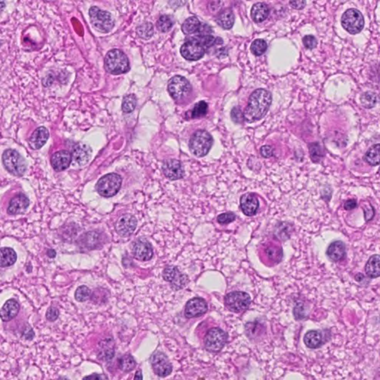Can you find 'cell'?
<instances>
[{"label":"cell","instance_id":"6da1fadb","mask_svg":"<svg viewBox=\"0 0 380 380\" xmlns=\"http://www.w3.org/2000/svg\"><path fill=\"white\" fill-rule=\"evenodd\" d=\"M272 103V95L268 91L259 89L252 92L249 98L248 104L244 110V120L254 123L265 116Z\"/></svg>","mask_w":380,"mask_h":380},{"label":"cell","instance_id":"7a4b0ae2","mask_svg":"<svg viewBox=\"0 0 380 380\" xmlns=\"http://www.w3.org/2000/svg\"><path fill=\"white\" fill-rule=\"evenodd\" d=\"M105 69L112 74H121L130 70L128 57L119 49L109 51L105 57Z\"/></svg>","mask_w":380,"mask_h":380},{"label":"cell","instance_id":"3957f363","mask_svg":"<svg viewBox=\"0 0 380 380\" xmlns=\"http://www.w3.org/2000/svg\"><path fill=\"white\" fill-rule=\"evenodd\" d=\"M2 159L6 170L13 176H23L27 170L26 159L16 150H6Z\"/></svg>","mask_w":380,"mask_h":380},{"label":"cell","instance_id":"277c9868","mask_svg":"<svg viewBox=\"0 0 380 380\" xmlns=\"http://www.w3.org/2000/svg\"><path fill=\"white\" fill-rule=\"evenodd\" d=\"M213 137L209 132L198 130L190 138L189 150L193 155L201 158L207 155L213 146Z\"/></svg>","mask_w":380,"mask_h":380},{"label":"cell","instance_id":"5b68a950","mask_svg":"<svg viewBox=\"0 0 380 380\" xmlns=\"http://www.w3.org/2000/svg\"><path fill=\"white\" fill-rule=\"evenodd\" d=\"M121 184V177L116 173H110L99 180L96 184V189L102 197L111 198L118 193Z\"/></svg>","mask_w":380,"mask_h":380},{"label":"cell","instance_id":"8992f818","mask_svg":"<svg viewBox=\"0 0 380 380\" xmlns=\"http://www.w3.org/2000/svg\"><path fill=\"white\" fill-rule=\"evenodd\" d=\"M91 23L96 30L101 33H109L115 26V20L108 11L93 6L89 10Z\"/></svg>","mask_w":380,"mask_h":380},{"label":"cell","instance_id":"52a82bcc","mask_svg":"<svg viewBox=\"0 0 380 380\" xmlns=\"http://www.w3.org/2000/svg\"><path fill=\"white\" fill-rule=\"evenodd\" d=\"M227 333L219 328H213L208 330L204 338V345L206 351L211 353L221 351L227 343Z\"/></svg>","mask_w":380,"mask_h":380},{"label":"cell","instance_id":"ba28073f","mask_svg":"<svg viewBox=\"0 0 380 380\" xmlns=\"http://www.w3.org/2000/svg\"><path fill=\"white\" fill-rule=\"evenodd\" d=\"M224 303L229 311L240 313L248 308L250 305L251 298L249 294L245 292H231L226 295Z\"/></svg>","mask_w":380,"mask_h":380},{"label":"cell","instance_id":"9c48e42d","mask_svg":"<svg viewBox=\"0 0 380 380\" xmlns=\"http://www.w3.org/2000/svg\"><path fill=\"white\" fill-rule=\"evenodd\" d=\"M364 18L360 11L351 8L345 11L342 17V25L344 29L351 34L360 33L364 27Z\"/></svg>","mask_w":380,"mask_h":380},{"label":"cell","instance_id":"30bf717a","mask_svg":"<svg viewBox=\"0 0 380 380\" xmlns=\"http://www.w3.org/2000/svg\"><path fill=\"white\" fill-rule=\"evenodd\" d=\"M168 91L174 100H181L190 95L192 87L185 77L175 76L168 81Z\"/></svg>","mask_w":380,"mask_h":380},{"label":"cell","instance_id":"8fae6325","mask_svg":"<svg viewBox=\"0 0 380 380\" xmlns=\"http://www.w3.org/2000/svg\"><path fill=\"white\" fill-rule=\"evenodd\" d=\"M152 367L155 374L160 377H166L173 372V366L166 355L162 352H155L150 358Z\"/></svg>","mask_w":380,"mask_h":380},{"label":"cell","instance_id":"7c38bea8","mask_svg":"<svg viewBox=\"0 0 380 380\" xmlns=\"http://www.w3.org/2000/svg\"><path fill=\"white\" fill-rule=\"evenodd\" d=\"M163 279L168 282L174 290L183 289L188 284L189 279L187 276L182 273L178 267L175 266H168L163 270Z\"/></svg>","mask_w":380,"mask_h":380},{"label":"cell","instance_id":"4fadbf2b","mask_svg":"<svg viewBox=\"0 0 380 380\" xmlns=\"http://www.w3.org/2000/svg\"><path fill=\"white\" fill-rule=\"evenodd\" d=\"M181 53L188 60H198L204 57L205 48L197 39L191 38L183 45Z\"/></svg>","mask_w":380,"mask_h":380},{"label":"cell","instance_id":"5bb4252c","mask_svg":"<svg viewBox=\"0 0 380 380\" xmlns=\"http://www.w3.org/2000/svg\"><path fill=\"white\" fill-rule=\"evenodd\" d=\"M208 305L206 301L202 298L196 297L192 299L186 303L185 307V316L188 319L197 318L207 312Z\"/></svg>","mask_w":380,"mask_h":380},{"label":"cell","instance_id":"9a60e30c","mask_svg":"<svg viewBox=\"0 0 380 380\" xmlns=\"http://www.w3.org/2000/svg\"><path fill=\"white\" fill-rule=\"evenodd\" d=\"M136 218L130 214H125L122 216L115 224V229L117 234L123 237L131 236L136 229Z\"/></svg>","mask_w":380,"mask_h":380},{"label":"cell","instance_id":"2e32d148","mask_svg":"<svg viewBox=\"0 0 380 380\" xmlns=\"http://www.w3.org/2000/svg\"><path fill=\"white\" fill-rule=\"evenodd\" d=\"M181 29H182L183 32L186 35H192V34L197 33L198 34L196 37L207 35L211 32L209 27L203 26L196 17H190L185 20Z\"/></svg>","mask_w":380,"mask_h":380},{"label":"cell","instance_id":"e0dca14e","mask_svg":"<svg viewBox=\"0 0 380 380\" xmlns=\"http://www.w3.org/2000/svg\"><path fill=\"white\" fill-rule=\"evenodd\" d=\"M163 174L172 181L181 179L184 176V170L181 162L176 159L164 161L163 164Z\"/></svg>","mask_w":380,"mask_h":380},{"label":"cell","instance_id":"ac0fdd59","mask_svg":"<svg viewBox=\"0 0 380 380\" xmlns=\"http://www.w3.org/2000/svg\"><path fill=\"white\" fill-rule=\"evenodd\" d=\"M132 251L134 257L142 262L150 261L153 256V247L147 241H135L133 244Z\"/></svg>","mask_w":380,"mask_h":380},{"label":"cell","instance_id":"d6986e66","mask_svg":"<svg viewBox=\"0 0 380 380\" xmlns=\"http://www.w3.org/2000/svg\"><path fill=\"white\" fill-rule=\"evenodd\" d=\"M241 210L245 216H254L259 207V200L254 193H246L241 196L240 200Z\"/></svg>","mask_w":380,"mask_h":380},{"label":"cell","instance_id":"ffe728a7","mask_svg":"<svg viewBox=\"0 0 380 380\" xmlns=\"http://www.w3.org/2000/svg\"><path fill=\"white\" fill-rule=\"evenodd\" d=\"M92 150L87 145L79 143L74 146L72 153V162L77 166H82L90 160Z\"/></svg>","mask_w":380,"mask_h":380},{"label":"cell","instance_id":"44dd1931","mask_svg":"<svg viewBox=\"0 0 380 380\" xmlns=\"http://www.w3.org/2000/svg\"><path fill=\"white\" fill-rule=\"evenodd\" d=\"M72 161V154L67 150H61L52 155L51 163L56 172H61L69 168Z\"/></svg>","mask_w":380,"mask_h":380},{"label":"cell","instance_id":"7402d4cb","mask_svg":"<svg viewBox=\"0 0 380 380\" xmlns=\"http://www.w3.org/2000/svg\"><path fill=\"white\" fill-rule=\"evenodd\" d=\"M49 132L45 126H39L36 129L31 135L29 144L32 150H37L42 148L49 140Z\"/></svg>","mask_w":380,"mask_h":380},{"label":"cell","instance_id":"603a6c76","mask_svg":"<svg viewBox=\"0 0 380 380\" xmlns=\"http://www.w3.org/2000/svg\"><path fill=\"white\" fill-rule=\"evenodd\" d=\"M30 204L29 198L26 195L19 194L14 196L10 201L9 206L8 208V213L9 215L23 214L26 212Z\"/></svg>","mask_w":380,"mask_h":380},{"label":"cell","instance_id":"cb8c5ba5","mask_svg":"<svg viewBox=\"0 0 380 380\" xmlns=\"http://www.w3.org/2000/svg\"><path fill=\"white\" fill-rule=\"evenodd\" d=\"M19 305L15 300H9L0 310V318L3 322H9L18 315Z\"/></svg>","mask_w":380,"mask_h":380},{"label":"cell","instance_id":"d4e9b609","mask_svg":"<svg viewBox=\"0 0 380 380\" xmlns=\"http://www.w3.org/2000/svg\"><path fill=\"white\" fill-rule=\"evenodd\" d=\"M304 343L307 348L317 349L325 343L323 333L321 330H310L305 335Z\"/></svg>","mask_w":380,"mask_h":380},{"label":"cell","instance_id":"484cf974","mask_svg":"<svg viewBox=\"0 0 380 380\" xmlns=\"http://www.w3.org/2000/svg\"><path fill=\"white\" fill-rule=\"evenodd\" d=\"M327 255L333 262L343 260L346 255L345 244L341 241H336L332 243L327 250Z\"/></svg>","mask_w":380,"mask_h":380},{"label":"cell","instance_id":"4316f807","mask_svg":"<svg viewBox=\"0 0 380 380\" xmlns=\"http://www.w3.org/2000/svg\"><path fill=\"white\" fill-rule=\"evenodd\" d=\"M268 14V7L263 3H256L251 9V17L256 23L264 22L267 19Z\"/></svg>","mask_w":380,"mask_h":380},{"label":"cell","instance_id":"83f0119b","mask_svg":"<svg viewBox=\"0 0 380 380\" xmlns=\"http://www.w3.org/2000/svg\"><path fill=\"white\" fill-rule=\"evenodd\" d=\"M17 259L16 252L10 247L0 248V267H11Z\"/></svg>","mask_w":380,"mask_h":380},{"label":"cell","instance_id":"f1b7e54d","mask_svg":"<svg viewBox=\"0 0 380 380\" xmlns=\"http://www.w3.org/2000/svg\"><path fill=\"white\" fill-rule=\"evenodd\" d=\"M379 255H374L370 258L366 265V272L370 278H378L379 277Z\"/></svg>","mask_w":380,"mask_h":380},{"label":"cell","instance_id":"f546056e","mask_svg":"<svg viewBox=\"0 0 380 380\" xmlns=\"http://www.w3.org/2000/svg\"><path fill=\"white\" fill-rule=\"evenodd\" d=\"M216 22L224 29H232L235 22L234 12L230 10H225L218 16Z\"/></svg>","mask_w":380,"mask_h":380},{"label":"cell","instance_id":"4dcf8cb0","mask_svg":"<svg viewBox=\"0 0 380 380\" xmlns=\"http://www.w3.org/2000/svg\"><path fill=\"white\" fill-rule=\"evenodd\" d=\"M112 343V340H104L103 344L101 345L100 353H99V358L104 361H110L113 358L115 354L114 351V345Z\"/></svg>","mask_w":380,"mask_h":380},{"label":"cell","instance_id":"1f68e13d","mask_svg":"<svg viewBox=\"0 0 380 380\" xmlns=\"http://www.w3.org/2000/svg\"><path fill=\"white\" fill-rule=\"evenodd\" d=\"M118 366L123 372H130L136 366V362L131 354H125L119 358Z\"/></svg>","mask_w":380,"mask_h":380},{"label":"cell","instance_id":"d6a6232c","mask_svg":"<svg viewBox=\"0 0 380 380\" xmlns=\"http://www.w3.org/2000/svg\"><path fill=\"white\" fill-rule=\"evenodd\" d=\"M365 160L371 166H377L379 163V144L374 145L367 152Z\"/></svg>","mask_w":380,"mask_h":380},{"label":"cell","instance_id":"836d02e7","mask_svg":"<svg viewBox=\"0 0 380 380\" xmlns=\"http://www.w3.org/2000/svg\"><path fill=\"white\" fill-rule=\"evenodd\" d=\"M137 33L142 39H150V38L153 37L154 34L153 24L150 23H144L140 25L137 29Z\"/></svg>","mask_w":380,"mask_h":380},{"label":"cell","instance_id":"e575fe53","mask_svg":"<svg viewBox=\"0 0 380 380\" xmlns=\"http://www.w3.org/2000/svg\"><path fill=\"white\" fill-rule=\"evenodd\" d=\"M362 105L366 109H371L374 107L377 101L376 94L371 92H365L360 97Z\"/></svg>","mask_w":380,"mask_h":380},{"label":"cell","instance_id":"d590c367","mask_svg":"<svg viewBox=\"0 0 380 380\" xmlns=\"http://www.w3.org/2000/svg\"><path fill=\"white\" fill-rule=\"evenodd\" d=\"M137 105V98L135 95H130L125 96L123 98L122 104V110L125 113H131L135 110Z\"/></svg>","mask_w":380,"mask_h":380},{"label":"cell","instance_id":"8d00e7d4","mask_svg":"<svg viewBox=\"0 0 380 380\" xmlns=\"http://www.w3.org/2000/svg\"><path fill=\"white\" fill-rule=\"evenodd\" d=\"M173 20L167 15L161 16L157 22V27L161 32H167L173 28Z\"/></svg>","mask_w":380,"mask_h":380},{"label":"cell","instance_id":"74e56055","mask_svg":"<svg viewBox=\"0 0 380 380\" xmlns=\"http://www.w3.org/2000/svg\"><path fill=\"white\" fill-rule=\"evenodd\" d=\"M310 150V158L314 163H319L323 158L324 153L322 151L321 146L319 143H312L309 146Z\"/></svg>","mask_w":380,"mask_h":380},{"label":"cell","instance_id":"f35d334b","mask_svg":"<svg viewBox=\"0 0 380 380\" xmlns=\"http://www.w3.org/2000/svg\"><path fill=\"white\" fill-rule=\"evenodd\" d=\"M267 49V44L264 39H256L251 45V51L256 56H261L263 54Z\"/></svg>","mask_w":380,"mask_h":380},{"label":"cell","instance_id":"ab89813d","mask_svg":"<svg viewBox=\"0 0 380 380\" xmlns=\"http://www.w3.org/2000/svg\"><path fill=\"white\" fill-rule=\"evenodd\" d=\"M208 110V105L206 102L201 101L196 104V105L192 112V117L193 118H199L206 115Z\"/></svg>","mask_w":380,"mask_h":380},{"label":"cell","instance_id":"60d3db41","mask_svg":"<svg viewBox=\"0 0 380 380\" xmlns=\"http://www.w3.org/2000/svg\"><path fill=\"white\" fill-rule=\"evenodd\" d=\"M91 295V290L87 286H80L75 292V300L77 302H83L88 300Z\"/></svg>","mask_w":380,"mask_h":380},{"label":"cell","instance_id":"b9f144b4","mask_svg":"<svg viewBox=\"0 0 380 380\" xmlns=\"http://www.w3.org/2000/svg\"><path fill=\"white\" fill-rule=\"evenodd\" d=\"M99 242V234L95 232H90L86 234L84 243L88 247H93Z\"/></svg>","mask_w":380,"mask_h":380},{"label":"cell","instance_id":"7bdbcfd3","mask_svg":"<svg viewBox=\"0 0 380 380\" xmlns=\"http://www.w3.org/2000/svg\"><path fill=\"white\" fill-rule=\"evenodd\" d=\"M236 219V216L234 213H226L220 215L218 217V222L221 224H227L234 222Z\"/></svg>","mask_w":380,"mask_h":380},{"label":"cell","instance_id":"ee69618b","mask_svg":"<svg viewBox=\"0 0 380 380\" xmlns=\"http://www.w3.org/2000/svg\"><path fill=\"white\" fill-rule=\"evenodd\" d=\"M293 314L294 317H295L297 320H302L305 318L306 313H305V307H304V305L302 303L297 304L295 307H294Z\"/></svg>","mask_w":380,"mask_h":380},{"label":"cell","instance_id":"f6af8a7d","mask_svg":"<svg viewBox=\"0 0 380 380\" xmlns=\"http://www.w3.org/2000/svg\"><path fill=\"white\" fill-rule=\"evenodd\" d=\"M303 44L307 49H313L316 47L317 40L313 36L307 35L303 38Z\"/></svg>","mask_w":380,"mask_h":380},{"label":"cell","instance_id":"bcb514c9","mask_svg":"<svg viewBox=\"0 0 380 380\" xmlns=\"http://www.w3.org/2000/svg\"><path fill=\"white\" fill-rule=\"evenodd\" d=\"M59 317V310L56 307H51L46 312V319L49 321L54 322Z\"/></svg>","mask_w":380,"mask_h":380},{"label":"cell","instance_id":"7dc6e473","mask_svg":"<svg viewBox=\"0 0 380 380\" xmlns=\"http://www.w3.org/2000/svg\"><path fill=\"white\" fill-rule=\"evenodd\" d=\"M231 117H232L233 120L236 122V123H241L244 116H243V114L240 109L239 107H235L234 110H232V112H231Z\"/></svg>","mask_w":380,"mask_h":380},{"label":"cell","instance_id":"c3c4849f","mask_svg":"<svg viewBox=\"0 0 380 380\" xmlns=\"http://www.w3.org/2000/svg\"><path fill=\"white\" fill-rule=\"evenodd\" d=\"M261 154L264 158H270L273 155V150L270 146H264L261 148Z\"/></svg>","mask_w":380,"mask_h":380},{"label":"cell","instance_id":"681fc988","mask_svg":"<svg viewBox=\"0 0 380 380\" xmlns=\"http://www.w3.org/2000/svg\"><path fill=\"white\" fill-rule=\"evenodd\" d=\"M290 5L294 9L300 10L305 7V5H306V2L301 1V0H298V1H290Z\"/></svg>","mask_w":380,"mask_h":380},{"label":"cell","instance_id":"f907efd6","mask_svg":"<svg viewBox=\"0 0 380 380\" xmlns=\"http://www.w3.org/2000/svg\"><path fill=\"white\" fill-rule=\"evenodd\" d=\"M356 206H357V202L355 199L348 200L345 204V209L346 210H351V209H355Z\"/></svg>","mask_w":380,"mask_h":380},{"label":"cell","instance_id":"816d5d0a","mask_svg":"<svg viewBox=\"0 0 380 380\" xmlns=\"http://www.w3.org/2000/svg\"><path fill=\"white\" fill-rule=\"evenodd\" d=\"M82 380H105V376H102L101 374L93 373V374L86 376Z\"/></svg>","mask_w":380,"mask_h":380},{"label":"cell","instance_id":"f5cc1de1","mask_svg":"<svg viewBox=\"0 0 380 380\" xmlns=\"http://www.w3.org/2000/svg\"><path fill=\"white\" fill-rule=\"evenodd\" d=\"M134 380H143V375H142L141 371H137L136 373H135Z\"/></svg>","mask_w":380,"mask_h":380},{"label":"cell","instance_id":"db71d44e","mask_svg":"<svg viewBox=\"0 0 380 380\" xmlns=\"http://www.w3.org/2000/svg\"><path fill=\"white\" fill-rule=\"evenodd\" d=\"M47 254L50 258H54L56 256V252L54 249H49L47 252Z\"/></svg>","mask_w":380,"mask_h":380},{"label":"cell","instance_id":"11a10c76","mask_svg":"<svg viewBox=\"0 0 380 380\" xmlns=\"http://www.w3.org/2000/svg\"><path fill=\"white\" fill-rule=\"evenodd\" d=\"M5 8H6V3L4 2L0 1V12L3 11L5 9Z\"/></svg>","mask_w":380,"mask_h":380},{"label":"cell","instance_id":"9f6ffc18","mask_svg":"<svg viewBox=\"0 0 380 380\" xmlns=\"http://www.w3.org/2000/svg\"><path fill=\"white\" fill-rule=\"evenodd\" d=\"M57 380H69L67 379V378L65 377V376H60V377L58 378V379Z\"/></svg>","mask_w":380,"mask_h":380}]
</instances>
